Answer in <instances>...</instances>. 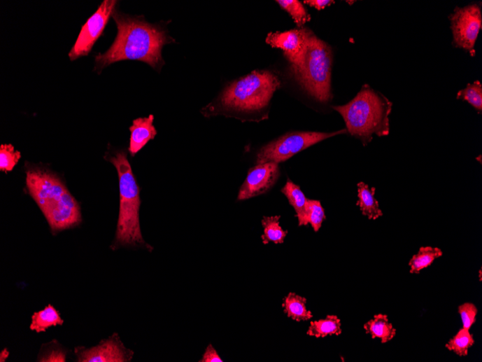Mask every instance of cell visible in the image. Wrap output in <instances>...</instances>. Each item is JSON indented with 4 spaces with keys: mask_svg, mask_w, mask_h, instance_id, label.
<instances>
[{
    "mask_svg": "<svg viewBox=\"0 0 482 362\" xmlns=\"http://www.w3.org/2000/svg\"><path fill=\"white\" fill-rule=\"evenodd\" d=\"M118 34L111 47L104 54L96 56L95 71L100 74L105 67L122 60H139L153 69L164 64L162 49L171 39L159 27L145 20L114 11Z\"/></svg>",
    "mask_w": 482,
    "mask_h": 362,
    "instance_id": "1",
    "label": "cell"
},
{
    "mask_svg": "<svg viewBox=\"0 0 482 362\" xmlns=\"http://www.w3.org/2000/svg\"><path fill=\"white\" fill-rule=\"evenodd\" d=\"M27 186L54 234L81 223L80 206L57 175L38 167L29 169Z\"/></svg>",
    "mask_w": 482,
    "mask_h": 362,
    "instance_id": "2",
    "label": "cell"
},
{
    "mask_svg": "<svg viewBox=\"0 0 482 362\" xmlns=\"http://www.w3.org/2000/svg\"><path fill=\"white\" fill-rule=\"evenodd\" d=\"M392 106V102L385 97L364 85L348 104L333 109L341 116L352 137L367 145L373 140L374 134L378 137L389 134V116Z\"/></svg>",
    "mask_w": 482,
    "mask_h": 362,
    "instance_id": "3",
    "label": "cell"
},
{
    "mask_svg": "<svg viewBox=\"0 0 482 362\" xmlns=\"http://www.w3.org/2000/svg\"><path fill=\"white\" fill-rule=\"evenodd\" d=\"M105 158L116 168L120 183V214L113 246H142L150 251L153 248L145 242L141 229L140 188L132 172L127 153L118 151L113 155L107 154Z\"/></svg>",
    "mask_w": 482,
    "mask_h": 362,
    "instance_id": "4",
    "label": "cell"
},
{
    "mask_svg": "<svg viewBox=\"0 0 482 362\" xmlns=\"http://www.w3.org/2000/svg\"><path fill=\"white\" fill-rule=\"evenodd\" d=\"M278 78L269 71H254L229 85L220 96V108L225 111L252 113L268 106L280 88Z\"/></svg>",
    "mask_w": 482,
    "mask_h": 362,
    "instance_id": "5",
    "label": "cell"
},
{
    "mask_svg": "<svg viewBox=\"0 0 482 362\" xmlns=\"http://www.w3.org/2000/svg\"><path fill=\"white\" fill-rule=\"evenodd\" d=\"M332 62L333 53L329 45L313 33L303 67L292 73L306 92L320 103H327L332 97Z\"/></svg>",
    "mask_w": 482,
    "mask_h": 362,
    "instance_id": "6",
    "label": "cell"
},
{
    "mask_svg": "<svg viewBox=\"0 0 482 362\" xmlns=\"http://www.w3.org/2000/svg\"><path fill=\"white\" fill-rule=\"evenodd\" d=\"M346 129L334 132H292L287 133L260 149L257 165L268 162L281 163L292 156L315 144L336 135L347 133Z\"/></svg>",
    "mask_w": 482,
    "mask_h": 362,
    "instance_id": "7",
    "label": "cell"
},
{
    "mask_svg": "<svg viewBox=\"0 0 482 362\" xmlns=\"http://www.w3.org/2000/svg\"><path fill=\"white\" fill-rule=\"evenodd\" d=\"M453 43L474 56V46L482 26L481 6L476 4L455 8L449 16Z\"/></svg>",
    "mask_w": 482,
    "mask_h": 362,
    "instance_id": "8",
    "label": "cell"
},
{
    "mask_svg": "<svg viewBox=\"0 0 482 362\" xmlns=\"http://www.w3.org/2000/svg\"><path fill=\"white\" fill-rule=\"evenodd\" d=\"M117 3L114 0H105L97 11L87 20L82 27L74 46L69 53V58L71 61L89 55L95 43L104 33L110 17L115 11Z\"/></svg>",
    "mask_w": 482,
    "mask_h": 362,
    "instance_id": "9",
    "label": "cell"
},
{
    "mask_svg": "<svg viewBox=\"0 0 482 362\" xmlns=\"http://www.w3.org/2000/svg\"><path fill=\"white\" fill-rule=\"evenodd\" d=\"M313 32L308 29H294L285 32L269 33L266 42L273 48L281 49L291 62L292 73L303 67Z\"/></svg>",
    "mask_w": 482,
    "mask_h": 362,
    "instance_id": "10",
    "label": "cell"
},
{
    "mask_svg": "<svg viewBox=\"0 0 482 362\" xmlns=\"http://www.w3.org/2000/svg\"><path fill=\"white\" fill-rule=\"evenodd\" d=\"M76 354L79 362H129L134 356V352L125 347L118 333H113L96 347H77Z\"/></svg>",
    "mask_w": 482,
    "mask_h": 362,
    "instance_id": "11",
    "label": "cell"
},
{
    "mask_svg": "<svg viewBox=\"0 0 482 362\" xmlns=\"http://www.w3.org/2000/svg\"><path fill=\"white\" fill-rule=\"evenodd\" d=\"M280 174L279 165L274 162L257 165L251 168L241 187L238 200H245L266 193L277 183Z\"/></svg>",
    "mask_w": 482,
    "mask_h": 362,
    "instance_id": "12",
    "label": "cell"
},
{
    "mask_svg": "<svg viewBox=\"0 0 482 362\" xmlns=\"http://www.w3.org/2000/svg\"><path fill=\"white\" fill-rule=\"evenodd\" d=\"M154 116L150 115L148 118H139L133 121L129 130L131 137L129 151L132 156L139 153L151 140H153L157 134V131L153 125Z\"/></svg>",
    "mask_w": 482,
    "mask_h": 362,
    "instance_id": "13",
    "label": "cell"
},
{
    "mask_svg": "<svg viewBox=\"0 0 482 362\" xmlns=\"http://www.w3.org/2000/svg\"><path fill=\"white\" fill-rule=\"evenodd\" d=\"M357 191L358 201L356 205L360 207L362 215L370 220H376L383 216L379 203L375 197L376 188H370L364 183H360L357 184Z\"/></svg>",
    "mask_w": 482,
    "mask_h": 362,
    "instance_id": "14",
    "label": "cell"
},
{
    "mask_svg": "<svg viewBox=\"0 0 482 362\" xmlns=\"http://www.w3.org/2000/svg\"><path fill=\"white\" fill-rule=\"evenodd\" d=\"M366 333L370 334L373 339H380L382 344H386L397 335V330L389 323L386 314H378L374 319L364 325Z\"/></svg>",
    "mask_w": 482,
    "mask_h": 362,
    "instance_id": "15",
    "label": "cell"
},
{
    "mask_svg": "<svg viewBox=\"0 0 482 362\" xmlns=\"http://www.w3.org/2000/svg\"><path fill=\"white\" fill-rule=\"evenodd\" d=\"M281 191L286 196L290 204L295 209L299 225H306V216L308 198H306L301 188L288 179Z\"/></svg>",
    "mask_w": 482,
    "mask_h": 362,
    "instance_id": "16",
    "label": "cell"
},
{
    "mask_svg": "<svg viewBox=\"0 0 482 362\" xmlns=\"http://www.w3.org/2000/svg\"><path fill=\"white\" fill-rule=\"evenodd\" d=\"M63 324L64 320L58 310L53 305H49L42 310L33 314L30 329L40 333L47 331L51 327Z\"/></svg>",
    "mask_w": 482,
    "mask_h": 362,
    "instance_id": "17",
    "label": "cell"
},
{
    "mask_svg": "<svg viewBox=\"0 0 482 362\" xmlns=\"http://www.w3.org/2000/svg\"><path fill=\"white\" fill-rule=\"evenodd\" d=\"M306 299L295 293H290L284 299L283 307L284 312L297 322L307 321L313 318L311 311L306 308Z\"/></svg>",
    "mask_w": 482,
    "mask_h": 362,
    "instance_id": "18",
    "label": "cell"
},
{
    "mask_svg": "<svg viewBox=\"0 0 482 362\" xmlns=\"http://www.w3.org/2000/svg\"><path fill=\"white\" fill-rule=\"evenodd\" d=\"M443 256V252L438 247L422 246L417 255L409 262L411 274H419L421 271L430 266L432 263Z\"/></svg>",
    "mask_w": 482,
    "mask_h": 362,
    "instance_id": "19",
    "label": "cell"
},
{
    "mask_svg": "<svg viewBox=\"0 0 482 362\" xmlns=\"http://www.w3.org/2000/svg\"><path fill=\"white\" fill-rule=\"evenodd\" d=\"M341 326V321L337 316L328 315L326 319L311 322L307 334L317 338L339 335L342 332Z\"/></svg>",
    "mask_w": 482,
    "mask_h": 362,
    "instance_id": "20",
    "label": "cell"
},
{
    "mask_svg": "<svg viewBox=\"0 0 482 362\" xmlns=\"http://www.w3.org/2000/svg\"><path fill=\"white\" fill-rule=\"evenodd\" d=\"M280 219L281 216H264L262 221L264 228L262 239L264 244H268L269 242L274 244L284 242L288 232L283 230L280 225Z\"/></svg>",
    "mask_w": 482,
    "mask_h": 362,
    "instance_id": "21",
    "label": "cell"
},
{
    "mask_svg": "<svg viewBox=\"0 0 482 362\" xmlns=\"http://www.w3.org/2000/svg\"><path fill=\"white\" fill-rule=\"evenodd\" d=\"M470 330L462 328L446 344V348L459 356H467L469 349L474 345L475 341Z\"/></svg>",
    "mask_w": 482,
    "mask_h": 362,
    "instance_id": "22",
    "label": "cell"
},
{
    "mask_svg": "<svg viewBox=\"0 0 482 362\" xmlns=\"http://www.w3.org/2000/svg\"><path fill=\"white\" fill-rule=\"evenodd\" d=\"M457 99L469 102L479 113L482 111V86L480 81L469 83L466 88L459 90Z\"/></svg>",
    "mask_w": 482,
    "mask_h": 362,
    "instance_id": "23",
    "label": "cell"
},
{
    "mask_svg": "<svg viewBox=\"0 0 482 362\" xmlns=\"http://www.w3.org/2000/svg\"><path fill=\"white\" fill-rule=\"evenodd\" d=\"M277 3L292 18L298 27L302 28L311 20L310 15L300 1L297 0H278Z\"/></svg>",
    "mask_w": 482,
    "mask_h": 362,
    "instance_id": "24",
    "label": "cell"
},
{
    "mask_svg": "<svg viewBox=\"0 0 482 362\" xmlns=\"http://www.w3.org/2000/svg\"><path fill=\"white\" fill-rule=\"evenodd\" d=\"M325 219V211L320 202L308 199L306 224L310 223L314 232H317Z\"/></svg>",
    "mask_w": 482,
    "mask_h": 362,
    "instance_id": "25",
    "label": "cell"
},
{
    "mask_svg": "<svg viewBox=\"0 0 482 362\" xmlns=\"http://www.w3.org/2000/svg\"><path fill=\"white\" fill-rule=\"evenodd\" d=\"M20 158V152L15 151L13 145H1L0 146V170L5 172L13 171Z\"/></svg>",
    "mask_w": 482,
    "mask_h": 362,
    "instance_id": "26",
    "label": "cell"
},
{
    "mask_svg": "<svg viewBox=\"0 0 482 362\" xmlns=\"http://www.w3.org/2000/svg\"><path fill=\"white\" fill-rule=\"evenodd\" d=\"M458 313L461 316L463 328L470 330L476 321V315L478 313L476 307L472 303H465L458 307Z\"/></svg>",
    "mask_w": 482,
    "mask_h": 362,
    "instance_id": "27",
    "label": "cell"
},
{
    "mask_svg": "<svg viewBox=\"0 0 482 362\" xmlns=\"http://www.w3.org/2000/svg\"><path fill=\"white\" fill-rule=\"evenodd\" d=\"M66 360V352L62 348L52 346L42 351L38 358L40 362H65Z\"/></svg>",
    "mask_w": 482,
    "mask_h": 362,
    "instance_id": "28",
    "label": "cell"
},
{
    "mask_svg": "<svg viewBox=\"0 0 482 362\" xmlns=\"http://www.w3.org/2000/svg\"><path fill=\"white\" fill-rule=\"evenodd\" d=\"M199 362H222V359L219 356L216 349L212 344H210L205 349L202 358L199 361Z\"/></svg>",
    "mask_w": 482,
    "mask_h": 362,
    "instance_id": "29",
    "label": "cell"
},
{
    "mask_svg": "<svg viewBox=\"0 0 482 362\" xmlns=\"http://www.w3.org/2000/svg\"><path fill=\"white\" fill-rule=\"evenodd\" d=\"M304 4L318 11H320L325 9L326 7L330 6L332 4H334V2L332 1V0H306V1H304Z\"/></svg>",
    "mask_w": 482,
    "mask_h": 362,
    "instance_id": "30",
    "label": "cell"
},
{
    "mask_svg": "<svg viewBox=\"0 0 482 362\" xmlns=\"http://www.w3.org/2000/svg\"><path fill=\"white\" fill-rule=\"evenodd\" d=\"M10 352L8 351L7 349H5L3 351H2L1 354H0V361H6V360L8 358Z\"/></svg>",
    "mask_w": 482,
    "mask_h": 362,
    "instance_id": "31",
    "label": "cell"
},
{
    "mask_svg": "<svg viewBox=\"0 0 482 362\" xmlns=\"http://www.w3.org/2000/svg\"><path fill=\"white\" fill-rule=\"evenodd\" d=\"M479 281H481V269L479 270Z\"/></svg>",
    "mask_w": 482,
    "mask_h": 362,
    "instance_id": "32",
    "label": "cell"
}]
</instances>
